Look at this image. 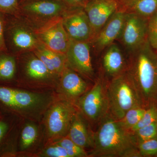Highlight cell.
<instances>
[{"label":"cell","mask_w":157,"mask_h":157,"mask_svg":"<svg viewBox=\"0 0 157 157\" xmlns=\"http://www.w3.org/2000/svg\"><path fill=\"white\" fill-rule=\"evenodd\" d=\"M9 126L7 123L0 119V143L8 132Z\"/></svg>","instance_id":"836d02e7"},{"label":"cell","mask_w":157,"mask_h":157,"mask_svg":"<svg viewBox=\"0 0 157 157\" xmlns=\"http://www.w3.org/2000/svg\"><path fill=\"white\" fill-rule=\"evenodd\" d=\"M19 1V4L20 3L23 2H27V1H31V0H18ZM55 1H60V2H63V0H55Z\"/></svg>","instance_id":"e575fe53"},{"label":"cell","mask_w":157,"mask_h":157,"mask_svg":"<svg viewBox=\"0 0 157 157\" xmlns=\"http://www.w3.org/2000/svg\"><path fill=\"white\" fill-rule=\"evenodd\" d=\"M76 104L69 100L58 102L52 107L46 120V126L52 137H65L78 110Z\"/></svg>","instance_id":"5b68a950"},{"label":"cell","mask_w":157,"mask_h":157,"mask_svg":"<svg viewBox=\"0 0 157 157\" xmlns=\"http://www.w3.org/2000/svg\"><path fill=\"white\" fill-rule=\"evenodd\" d=\"M61 75L62 90L68 100L75 104L78 99L88 90L87 83L76 72L67 66Z\"/></svg>","instance_id":"5bb4252c"},{"label":"cell","mask_w":157,"mask_h":157,"mask_svg":"<svg viewBox=\"0 0 157 157\" xmlns=\"http://www.w3.org/2000/svg\"><path fill=\"white\" fill-rule=\"evenodd\" d=\"M118 8L115 0H89L84 10L92 29V41Z\"/></svg>","instance_id":"8fae6325"},{"label":"cell","mask_w":157,"mask_h":157,"mask_svg":"<svg viewBox=\"0 0 157 157\" xmlns=\"http://www.w3.org/2000/svg\"><path fill=\"white\" fill-rule=\"evenodd\" d=\"M137 147L141 157H157V138L141 142Z\"/></svg>","instance_id":"4316f807"},{"label":"cell","mask_w":157,"mask_h":157,"mask_svg":"<svg viewBox=\"0 0 157 157\" xmlns=\"http://www.w3.org/2000/svg\"><path fill=\"white\" fill-rule=\"evenodd\" d=\"M146 109L142 107L132 108L128 110L123 117L119 121L125 128L130 131L141 119Z\"/></svg>","instance_id":"7402d4cb"},{"label":"cell","mask_w":157,"mask_h":157,"mask_svg":"<svg viewBox=\"0 0 157 157\" xmlns=\"http://www.w3.org/2000/svg\"><path fill=\"white\" fill-rule=\"evenodd\" d=\"M14 99L17 109L29 108L39 104L40 96L33 93L14 89Z\"/></svg>","instance_id":"44dd1931"},{"label":"cell","mask_w":157,"mask_h":157,"mask_svg":"<svg viewBox=\"0 0 157 157\" xmlns=\"http://www.w3.org/2000/svg\"><path fill=\"white\" fill-rule=\"evenodd\" d=\"M63 2L55 0H31L19 4V11L47 21L62 16L70 9Z\"/></svg>","instance_id":"30bf717a"},{"label":"cell","mask_w":157,"mask_h":157,"mask_svg":"<svg viewBox=\"0 0 157 157\" xmlns=\"http://www.w3.org/2000/svg\"><path fill=\"white\" fill-rule=\"evenodd\" d=\"M0 102L10 109H17L14 99V89L0 86Z\"/></svg>","instance_id":"83f0119b"},{"label":"cell","mask_w":157,"mask_h":157,"mask_svg":"<svg viewBox=\"0 0 157 157\" xmlns=\"http://www.w3.org/2000/svg\"><path fill=\"white\" fill-rule=\"evenodd\" d=\"M89 157H141L132 132L109 112L98 124Z\"/></svg>","instance_id":"6da1fadb"},{"label":"cell","mask_w":157,"mask_h":157,"mask_svg":"<svg viewBox=\"0 0 157 157\" xmlns=\"http://www.w3.org/2000/svg\"><path fill=\"white\" fill-rule=\"evenodd\" d=\"M63 22L70 39L81 42L92 41V29L84 9L70 8L63 16Z\"/></svg>","instance_id":"9c48e42d"},{"label":"cell","mask_w":157,"mask_h":157,"mask_svg":"<svg viewBox=\"0 0 157 157\" xmlns=\"http://www.w3.org/2000/svg\"><path fill=\"white\" fill-rule=\"evenodd\" d=\"M147 40L150 45L157 51V11L150 17L147 25Z\"/></svg>","instance_id":"f1b7e54d"},{"label":"cell","mask_w":157,"mask_h":157,"mask_svg":"<svg viewBox=\"0 0 157 157\" xmlns=\"http://www.w3.org/2000/svg\"><path fill=\"white\" fill-rule=\"evenodd\" d=\"M109 79L101 70L92 87L75 104L84 117L92 124L98 125L109 112L108 95Z\"/></svg>","instance_id":"277c9868"},{"label":"cell","mask_w":157,"mask_h":157,"mask_svg":"<svg viewBox=\"0 0 157 157\" xmlns=\"http://www.w3.org/2000/svg\"><path fill=\"white\" fill-rule=\"evenodd\" d=\"M35 34L39 41L51 50L66 54L71 39L63 22V16L55 17L45 22Z\"/></svg>","instance_id":"8992f818"},{"label":"cell","mask_w":157,"mask_h":157,"mask_svg":"<svg viewBox=\"0 0 157 157\" xmlns=\"http://www.w3.org/2000/svg\"><path fill=\"white\" fill-rule=\"evenodd\" d=\"M26 73L29 77L37 80L46 79L53 75L44 63L35 55L27 63Z\"/></svg>","instance_id":"d6986e66"},{"label":"cell","mask_w":157,"mask_h":157,"mask_svg":"<svg viewBox=\"0 0 157 157\" xmlns=\"http://www.w3.org/2000/svg\"><path fill=\"white\" fill-rule=\"evenodd\" d=\"M156 53H157V51H156Z\"/></svg>","instance_id":"8d00e7d4"},{"label":"cell","mask_w":157,"mask_h":157,"mask_svg":"<svg viewBox=\"0 0 157 157\" xmlns=\"http://www.w3.org/2000/svg\"><path fill=\"white\" fill-rule=\"evenodd\" d=\"M89 43L71 39L65 54L68 67L83 77L94 81Z\"/></svg>","instance_id":"52a82bcc"},{"label":"cell","mask_w":157,"mask_h":157,"mask_svg":"<svg viewBox=\"0 0 157 157\" xmlns=\"http://www.w3.org/2000/svg\"><path fill=\"white\" fill-rule=\"evenodd\" d=\"M127 12H131L148 19L157 11V0H127Z\"/></svg>","instance_id":"ac0fdd59"},{"label":"cell","mask_w":157,"mask_h":157,"mask_svg":"<svg viewBox=\"0 0 157 157\" xmlns=\"http://www.w3.org/2000/svg\"><path fill=\"white\" fill-rule=\"evenodd\" d=\"M5 21L0 15V52H6L7 51L5 35Z\"/></svg>","instance_id":"1f68e13d"},{"label":"cell","mask_w":157,"mask_h":157,"mask_svg":"<svg viewBox=\"0 0 157 157\" xmlns=\"http://www.w3.org/2000/svg\"><path fill=\"white\" fill-rule=\"evenodd\" d=\"M42 155L48 157H70L66 150L57 144L46 148L43 151Z\"/></svg>","instance_id":"4dcf8cb0"},{"label":"cell","mask_w":157,"mask_h":157,"mask_svg":"<svg viewBox=\"0 0 157 157\" xmlns=\"http://www.w3.org/2000/svg\"><path fill=\"white\" fill-rule=\"evenodd\" d=\"M128 64L122 51L117 44L107 47L102 59L101 70L109 78H112L127 71Z\"/></svg>","instance_id":"2e32d148"},{"label":"cell","mask_w":157,"mask_h":157,"mask_svg":"<svg viewBox=\"0 0 157 157\" xmlns=\"http://www.w3.org/2000/svg\"><path fill=\"white\" fill-rule=\"evenodd\" d=\"M19 12L18 0H0V13L14 15Z\"/></svg>","instance_id":"f546056e"},{"label":"cell","mask_w":157,"mask_h":157,"mask_svg":"<svg viewBox=\"0 0 157 157\" xmlns=\"http://www.w3.org/2000/svg\"><path fill=\"white\" fill-rule=\"evenodd\" d=\"M38 132L36 128L31 124H27L23 129L21 135V147L23 149L28 148L36 139Z\"/></svg>","instance_id":"484cf974"},{"label":"cell","mask_w":157,"mask_h":157,"mask_svg":"<svg viewBox=\"0 0 157 157\" xmlns=\"http://www.w3.org/2000/svg\"><path fill=\"white\" fill-rule=\"evenodd\" d=\"M148 20L135 13L126 12L120 38L129 52L136 50L147 41Z\"/></svg>","instance_id":"ba28073f"},{"label":"cell","mask_w":157,"mask_h":157,"mask_svg":"<svg viewBox=\"0 0 157 157\" xmlns=\"http://www.w3.org/2000/svg\"><path fill=\"white\" fill-rule=\"evenodd\" d=\"M157 121V106L152 105L147 108L144 114L140 121L131 129V132H134L136 130L146 126L148 125Z\"/></svg>","instance_id":"d4e9b609"},{"label":"cell","mask_w":157,"mask_h":157,"mask_svg":"<svg viewBox=\"0 0 157 157\" xmlns=\"http://www.w3.org/2000/svg\"><path fill=\"white\" fill-rule=\"evenodd\" d=\"M127 71L132 76L142 107L156 105L157 99V54L148 40L129 52Z\"/></svg>","instance_id":"7a4b0ae2"},{"label":"cell","mask_w":157,"mask_h":157,"mask_svg":"<svg viewBox=\"0 0 157 157\" xmlns=\"http://www.w3.org/2000/svg\"><path fill=\"white\" fill-rule=\"evenodd\" d=\"M108 95L109 113L117 120L129 109L142 107L135 82L127 71L109 79Z\"/></svg>","instance_id":"3957f363"},{"label":"cell","mask_w":157,"mask_h":157,"mask_svg":"<svg viewBox=\"0 0 157 157\" xmlns=\"http://www.w3.org/2000/svg\"><path fill=\"white\" fill-rule=\"evenodd\" d=\"M156 106H157V101H156Z\"/></svg>","instance_id":"d590c367"},{"label":"cell","mask_w":157,"mask_h":157,"mask_svg":"<svg viewBox=\"0 0 157 157\" xmlns=\"http://www.w3.org/2000/svg\"><path fill=\"white\" fill-rule=\"evenodd\" d=\"M87 120L80 111H77L69 129L67 137L82 148L94 146V132L88 124Z\"/></svg>","instance_id":"9a60e30c"},{"label":"cell","mask_w":157,"mask_h":157,"mask_svg":"<svg viewBox=\"0 0 157 157\" xmlns=\"http://www.w3.org/2000/svg\"><path fill=\"white\" fill-rule=\"evenodd\" d=\"M56 144L63 147L70 157H89L84 148L78 146L67 136L62 138Z\"/></svg>","instance_id":"cb8c5ba5"},{"label":"cell","mask_w":157,"mask_h":157,"mask_svg":"<svg viewBox=\"0 0 157 157\" xmlns=\"http://www.w3.org/2000/svg\"><path fill=\"white\" fill-rule=\"evenodd\" d=\"M7 33L9 42L16 50L33 51L40 43L35 33L19 24L11 23Z\"/></svg>","instance_id":"4fadbf2b"},{"label":"cell","mask_w":157,"mask_h":157,"mask_svg":"<svg viewBox=\"0 0 157 157\" xmlns=\"http://www.w3.org/2000/svg\"><path fill=\"white\" fill-rule=\"evenodd\" d=\"M66 5L70 8L84 9L89 0H63Z\"/></svg>","instance_id":"d6a6232c"},{"label":"cell","mask_w":157,"mask_h":157,"mask_svg":"<svg viewBox=\"0 0 157 157\" xmlns=\"http://www.w3.org/2000/svg\"><path fill=\"white\" fill-rule=\"evenodd\" d=\"M16 69V62L14 57L7 54L0 55V80L12 79L15 75Z\"/></svg>","instance_id":"ffe728a7"},{"label":"cell","mask_w":157,"mask_h":157,"mask_svg":"<svg viewBox=\"0 0 157 157\" xmlns=\"http://www.w3.org/2000/svg\"><path fill=\"white\" fill-rule=\"evenodd\" d=\"M33 51L35 55L44 63L53 75H62L67 67L65 54L51 50L40 42Z\"/></svg>","instance_id":"e0dca14e"},{"label":"cell","mask_w":157,"mask_h":157,"mask_svg":"<svg viewBox=\"0 0 157 157\" xmlns=\"http://www.w3.org/2000/svg\"><path fill=\"white\" fill-rule=\"evenodd\" d=\"M125 14L124 11L118 10L99 31L92 41L97 51H102L120 38L124 27Z\"/></svg>","instance_id":"7c38bea8"},{"label":"cell","mask_w":157,"mask_h":157,"mask_svg":"<svg viewBox=\"0 0 157 157\" xmlns=\"http://www.w3.org/2000/svg\"><path fill=\"white\" fill-rule=\"evenodd\" d=\"M132 132L137 146L144 141L157 138V121Z\"/></svg>","instance_id":"603a6c76"}]
</instances>
